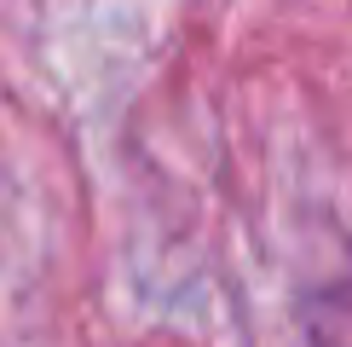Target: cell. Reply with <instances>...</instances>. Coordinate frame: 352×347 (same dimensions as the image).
Here are the masks:
<instances>
[{
    "mask_svg": "<svg viewBox=\"0 0 352 347\" xmlns=\"http://www.w3.org/2000/svg\"><path fill=\"white\" fill-rule=\"evenodd\" d=\"M300 324L312 347H352V284L312 289L300 307Z\"/></svg>",
    "mask_w": 352,
    "mask_h": 347,
    "instance_id": "6da1fadb",
    "label": "cell"
}]
</instances>
